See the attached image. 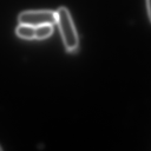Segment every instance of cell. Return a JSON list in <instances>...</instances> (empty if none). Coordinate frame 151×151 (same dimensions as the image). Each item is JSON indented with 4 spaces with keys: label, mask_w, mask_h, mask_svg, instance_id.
Here are the masks:
<instances>
[{
    "label": "cell",
    "mask_w": 151,
    "mask_h": 151,
    "mask_svg": "<svg viewBox=\"0 0 151 151\" xmlns=\"http://www.w3.org/2000/svg\"><path fill=\"white\" fill-rule=\"evenodd\" d=\"M0 150H2V148L1 147V146H0Z\"/></svg>",
    "instance_id": "6"
},
{
    "label": "cell",
    "mask_w": 151,
    "mask_h": 151,
    "mask_svg": "<svg viewBox=\"0 0 151 151\" xmlns=\"http://www.w3.org/2000/svg\"><path fill=\"white\" fill-rule=\"evenodd\" d=\"M146 8L147 10L148 16L151 22V0H146Z\"/></svg>",
    "instance_id": "5"
},
{
    "label": "cell",
    "mask_w": 151,
    "mask_h": 151,
    "mask_svg": "<svg viewBox=\"0 0 151 151\" xmlns=\"http://www.w3.org/2000/svg\"><path fill=\"white\" fill-rule=\"evenodd\" d=\"M20 24H26L33 27L42 25H53L57 23L56 11L50 10L27 11L21 12L18 16Z\"/></svg>",
    "instance_id": "2"
},
{
    "label": "cell",
    "mask_w": 151,
    "mask_h": 151,
    "mask_svg": "<svg viewBox=\"0 0 151 151\" xmlns=\"http://www.w3.org/2000/svg\"><path fill=\"white\" fill-rule=\"evenodd\" d=\"M16 33L18 37L22 38L34 39L35 38V27L26 24H19L16 29Z\"/></svg>",
    "instance_id": "3"
},
{
    "label": "cell",
    "mask_w": 151,
    "mask_h": 151,
    "mask_svg": "<svg viewBox=\"0 0 151 151\" xmlns=\"http://www.w3.org/2000/svg\"><path fill=\"white\" fill-rule=\"evenodd\" d=\"M56 13L57 23L65 48L69 51L76 50L78 45V38L68 9L65 6H60Z\"/></svg>",
    "instance_id": "1"
},
{
    "label": "cell",
    "mask_w": 151,
    "mask_h": 151,
    "mask_svg": "<svg viewBox=\"0 0 151 151\" xmlns=\"http://www.w3.org/2000/svg\"><path fill=\"white\" fill-rule=\"evenodd\" d=\"M53 32L52 25L46 24L35 27V38L45 39L50 37Z\"/></svg>",
    "instance_id": "4"
}]
</instances>
